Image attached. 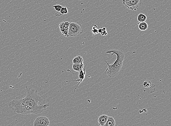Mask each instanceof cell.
<instances>
[{
    "label": "cell",
    "instance_id": "1",
    "mask_svg": "<svg viewBox=\"0 0 171 126\" xmlns=\"http://www.w3.org/2000/svg\"><path fill=\"white\" fill-rule=\"evenodd\" d=\"M26 94L24 98L13 100L8 104V107L13 112L22 114H37L46 110L50 107L46 104L45 99L38 94L37 91L29 90L26 87Z\"/></svg>",
    "mask_w": 171,
    "mask_h": 126
},
{
    "label": "cell",
    "instance_id": "2",
    "mask_svg": "<svg viewBox=\"0 0 171 126\" xmlns=\"http://www.w3.org/2000/svg\"><path fill=\"white\" fill-rule=\"evenodd\" d=\"M106 54H110L111 56L115 54L117 56V60L114 63L110 64L105 61L107 68L105 71V73L110 77H114L119 73L122 66L124 58V54L122 50L115 49H108Z\"/></svg>",
    "mask_w": 171,
    "mask_h": 126
},
{
    "label": "cell",
    "instance_id": "3",
    "mask_svg": "<svg viewBox=\"0 0 171 126\" xmlns=\"http://www.w3.org/2000/svg\"><path fill=\"white\" fill-rule=\"evenodd\" d=\"M81 26L75 22H70L68 30L69 37H75L77 35L82 34Z\"/></svg>",
    "mask_w": 171,
    "mask_h": 126
},
{
    "label": "cell",
    "instance_id": "4",
    "mask_svg": "<svg viewBox=\"0 0 171 126\" xmlns=\"http://www.w3.org/2000/svg\"><path fill=\"white\" fill-rule=\"evenodd\" d=\"M142 3V0H130L122 4L128 9H131L132 11H136L138 8L139 6Z\"/></svg>",
    "mask_w": 171,
    "mask_h": 126
},
{
    "label": "cell",
    "instance_id": "5",
    "mask_svg": "<svg viewBox=\"0 0 171 126\" xmlns=\"http://www.w3.org/2000/svg\"><path fill=\"white\" fill-rule=\"evenodd\" d=\"M50 122L49 118L45 116L37 117L34 122V126H49Z\"/></svg>",
    "mask_w": 171,
    "mask_h": 126
},
{
    "label": "cell",
    "instance_id": "6",
    "mask_svg": "<svg viewBox=\"0 0 171 126\" xmlns=\"http://www.w3.org/2000/svg\"><path fill=\"white\" fill-rule=\"evenodd\" d=\"M70 22H68L64 21L59 24V27L61 34L65 37H68V30L69 24Z\"/></svg>",
    "mask_w": 171,
    "mask_h": 126
},
{
    "label": "cell",
    "instance_id": "7",
    "mask_svg": "<svg viewBox=\"0 0 171 126\" xmlns=\"http://www.w3.org/2000/svg\"><path fill=\"white\" fill-rule=\"evenodd\" d=\"M85 75H86V67H85V68L83 70H81V71L79 72V78H78V79H77L76 80L67 81L66 82H76V81H78V84L74 90V92H75L76 90V89L78 87V85L82 83L83 80L84 79Z\"/></svg>",
    "mask_w": 171,
    "mask_h": 126
},
{
    "label": "cell",
    "instance_id": "8",
    "mask_svg": "<svg viewBox=\"0 0 171 126\" xmlns=\"http://www.w3.org/2000/svg\"><path fill=\"white\" fill-rule=\"evenodd\" d=\"M108 117V116L105 114H103L100 115L98 119L99 125L101 126H104L106 123Z\"/></svg>",
    "mask_w": 171,
    "mask_h": 126
},
{
    "label": "cell",
    "instance_id": "9",
    "mask_svg": "<svg viewBox=\"0 0 171 126\" xmlns=\"http://www.w3.org/2000/svg\"><path fill=\"white\" fill-rule=\"evenodd\" d=\"M84 65L83 63L81 64H73L72 65V69L74 70L79 73L81 70L84 69Z\"/></svg>",
    "mask_w": 171,
    "mask_h": 126
},
{
    "label": "cell",
    "instance_id": "10",
    "mask_svg": "<svg viewBox=\"0 0 171 126\" xmlns=\"http://www.w3.org/2000/svg\"><path fill=\"white\" fill-rule=\"evenodd\" d=\"M73 64H81L83 63V59L81 56H76L73 60Z\"/></svg>",
    "mask_w": 171,
    "mask_h": 126
},
{
    "label": "cell",
    "instance_id": "11",
    "mask_svg": "<svg viewBox=\"0 0 171 126\" xmlns=\"http://www.w3.org/2000/svg\"><path fill=\"white\" fill-rule=\"evenodd\" d=\"M115 122L114 118L112 117L108 116L107 121L104 126H115Z\"/></svg>",
    "mask_w": 171,
    "mask_h": 126
},
{
    "label": "cell",
    "instance_id": "12",
    "mask_svg": "<svg viewBox=\"0 0 171 126\" xmlns=\"http://www.w3.org/2000/svg\"><path fill=\"white\" fill-rule=\"evenodd\" d=\"M68 13V11L67 8V7H63L59 12H57V13H56L55 16L57 17H59L62 15L67 14Z\"/></svg>",
    "mask_w": 171,
    "mask_h": 126
},
{
    "label": "cell",
    "instance_id": "13",
    "mask_svg": "<svg viewBox=\"0 0 171 126\" xmlns=\"http://www.w3.org/2000/svg\"><path fill=\"white\" fill-rule=\"evenodd\" d=\"M143 86L146 89H155L154 85H152V82L149 80H146L143 82Z\"/></svg>",
    "mask_w": 171,
    "mask_h": 126
},
{
    "label": "cell",
    "instance_id": "14",
    "mask_svg": "<svg viewBox=\"0 0 171 126\" xmlns=\"http://www.w3.org/2000/svg\"><path fill=\"white\" fill-rule=\"evenodd\" d=\"M148 27V24L145 22H140L138 25L139 28L142 31H145L147 30Z\"/></svg>",
    "mask_w": 171,
    "mask_h": 126
},
{
    "label": "cell",
    "instance_id": "15",
    "mask_svg": "<svg viewBox=\"0 0 171 126\" xmlns=\"http://www.w3.org/2000/svg\"><path fill=\"white\" fill-rule=\"evenodd\" d=\"M146 19L147 17L142 13H140L138 16L137 20L138 21L140 22H145Z\"/></svg>",
    "mask_w": 171,
    "mask_h": 126
},
{
    "label": "cell",
    "instance_id": "16",
    "mask_svg": "<svg viewBox=\"0 0 171 126\" xmlns=\"http://www.w3.org/2000/svg\"><path fill=\"white\" fill-rule=\"evenodd\" d=\"M97 26L96 25H94V26L92 27V29L91 30V33L94 35L98 34V29L97 28Z\"/></svg>",
    "mask_w": 171,
    "mask_h": 126
},
{
    "label": "cell",
    "instance_id": "17",
    "mask_svg": "<svg viewBox=\"0 0 171 126\" xmlns=\"http://www.w3.org/2000/svg\"><path fill=\"white\" fill-rule=\"evenodd\" d=\"M62 7L63 6L59 4L55 5L53 6V7L54 8L56 11L57 12H59Z\"/></svg>",
    "mask_w": 171,
    "mask_h": 126
},
{
    "label": "cell",
    "instance_id": "18",
    "mask_svg": "<svg viewBox=\"0 0 171 126\" xmlns=\"http://www.w3.org/2000/svg\"><path fill=\"white\" fill-rule=\"evenodd\" d=\"M102 32L100 33V34L102 36H106L107 35V32L106 31V28L105 27L102 28Z\"/></svg>",
    "mask_w": 171,
    "mask_h": 126
},
{
    "label": "cell",
    "instance_id": "19",
    "mask_svg": "<svg viewBox=\"0 0 171 126\" xmlns=\"http://www.w3.org/2000/svg\"><path fill=\"white\" fill-rule=\"evenodd\" d=\"M130 1V0H123L122 3L125 2L129 1Z\"/></svg>",
    "mask_w": 171,
    "mask_h": 126
},
{
    "label": "cell",
    "instance_id": "20",
    "mask_svg": "<svg viewBox=\"0 0 171 126\" xmlns=\"http://www.w3.org/2000/svg\"><path fill=\"white\" fill-rule=\"evenodd\" d=\"M0 126H1V125H0Z\"/></svg>",
    "mask_w": 171,
    "mask_h": 126
}]
</instances>
